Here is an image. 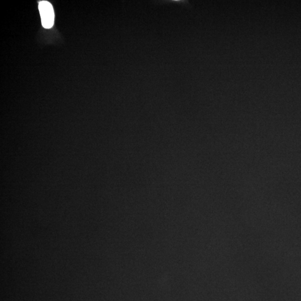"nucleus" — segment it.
<instances>
[{"label": "nucleus", "instance_id": "f257e3e1", "mask_svg": "<svg viewBox=\"0 0 301 301\" xmlns=\"http://www.w3.org/2000/svg\"><path fill=\"white\" fill-rule=\"evenodd\" d=\"M43 27L46 29H51L54 23V12L53 6L50 3L46 1L41 2L39 4Z\"/></svg>", "mask_w": 301, "mask_h": 301}]
</instances>
